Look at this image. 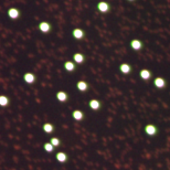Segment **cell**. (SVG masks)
Returning <instances> with one entry per match:
<instances>
[{"instance_id": "obj_18", "label": "cell", "mask_w": 170, "mask_h": 170, "mask_svg": "<svg viewBox=\"0 0 170 170\" xmlns=\"http://www.w3.org/2000/svg\"><path fill=\"white\" fill-rule=\"evenodd\" d=\"M55 158H57V161L61 163H64L67 161V155H66L64 151H59V152H57Z\"/></svg>"}, {"instance_id": "obj_6", "label": "cell", "mask_w": 170, "mask_h": 170, "mask_svg": "<svg viewBox=\"0 0 170 170\" xmlns=\"http://www.w3.org/2000/svg\"><path fill=\"white\" fill-rule=\"evenodd\" d=\"M139 78H142V81L148 82L149 80L152 78V72L148 70V69H142V70L139 71Z\"/></svg>"}, {"instance_id": "obj_4", "label": "cell", "mask_w": 170, "mask_h": 170, "mask_svg": "<svg viewBox=\"0 0 170 170\" xmlns=\"http://www.w3.org/2000/svg\"><path fill=\"white\" fill-rule=\"evenodd\" d=\"M152 84L157 90H165L167 87V81H166V78H161V76H157L154 78Z\"/></svg>"}, {"instance_id": "obj_15", "label": "cell", "mask_w": 170, "mask_h": 170, "mask_svg": "<svg viewBox=\"0 0 170 170\" xmlns=\"http://www.w3.org/2000/svg\"><path fill=\"white\" fill-rule=\"evenodd\" d=\"M72 117H73L74 121H81L84 119V113L82 111H80V109H75V111L72 112Z\"/></svg>"}, {"instance_id": "obj_8", "label": "cell", "mask_w": 170, "mask_h": 170, "mask_svg": "<svg viewBox=\"0 0 170 170\" xmlns=\"http://www.w3.org/2000/svg\"><path fill=\"white\" fill-rule=\"evenodd\" d=\"M119 72L124 75H129L132 72H133V66L129 63H121L119 65Z\"/></svg>"}, {"instance_id": "obj_1", "label": "cell", "mask_w": 170, "mask_h": 170, "mask_svg": "<svg viewBox=\"0 0 170 170\" xmlns=\"http://www.w3.org/2000/svg\"><path fill=\"white\" fill-rule=\"evenodd\" d=\"M96 9H97V11L101 12V13L106 14V13H109V12H111V10H112V6H111V3H109V2L102 0V1H98V2H97V5H96Z\"/></svg>"}, {"instance_id": "obj_19", "label": "cell", "mask_w": 170, "mask_h": 170, "mask_svg": "<svg viewBox=\"0 0 170 170\" xmlns=\"http://www.w3.org/2000/svg\"><path fill=\"white\" fill-rule=\"evenodd\" d=\"M9 103H10V99L6 95H0V106L6 107L9 105Z\"/></svg>"}, {"instance_id": "obj_22", "label": "cell", "mask_w": 170, "mask_h": 170, "mask_svg": "<svg viewBox=\"0 0 170 170\" xmlns=\"http://www.w3.org/2000/svg\"><path fill=\"white\" fill-rule=\"evenodd\" d=\"M128 2H135V1H136V0H127Z\"/></svg>"}, {"instance_id": "obj_21", "label": "cell", "mask_w": 170, "mask_h": 170, "mask_svg": "<svg viewBox=\"0 0 170 170\" xmlns=\"http://www.w3.org/2000/svg\"><path fill=\"white\" fill-rule=\"evenodd\" d=\"M50 142H51L54 147H59V146L61 145V139H60V138H57V137H52V138H51V140H50Z\"/></svg>"}, {"instance_id": "obj_13", "label": "cell", "mask_w": 170, "mask_h": 170, "mask_svg": "<svg viewBox=\"0 0 170 170\" xmlns=\"http://www.w3.org/2000/svg\"><path fill=\"white\" fill-rule=\"evenodd\" d=\"M76 88H78L80 92H87L88 88H90V85L87 82L85 81H78L76 83Z\"/></svg>"}, {"instance_id": "obj_2", "label": "cell", "mask_w": 170, "mask_h": 170, "mask_svg": "<svg viewBox=\"0 0 170 170\" xmlns=\"http://www.w3.org/2000/svg\"><path fill=\"white\" fill-rule=\"evenodd\" d=\"M144 132L148 137H155V136L158 135L159 130H158V127L155 124H147L144 128Z\"/></svg>"}, {"instance_id": "obj_17", "label": "cell", "mask_w": 170, "mask_h": 170, "mask_svg": "<svg viewBox=\"0 0 170 170\" xmlns=\"http://www.w3.org/2000/svg\"><path fill=\"white\" fill-rule=\"evenodd\" d=\"M42 129H43V132L47 133V134H52V133L55 130V127H54V125L51 124V123H45V124H43Z\"/></svg>"}, {"instance_id": "obj_3", "label": "cell", "mask_w": 170, "mask_h": 170, "mask_svg": "<svg viewBox=\"0 0 170 170\" xmlns=\"http://www.w3.org/2000/svg\"><path fill=\"white\" fill-rule=\"evenodd\" d=\"M129 47L132 48V50H134L136 52H139L145 48V44L142 40L139 39H133L130 42H129Z\"/></svg>"}, {"instance_id": "obj_16", "label": "cell", "mask_w": 170, "mask_h": 170, "mask_svg": "<svg viewBox=\"0 0 170 170\" xmlns=\"http://www.w3.org/2000/svg\"><path fill=\"white\" fill-rule=\"evenodd\" d=\"M57 99L59 102H61V103H65L69 99V95H67V93L64 92V91H59L57 93Z\"/></svg>"}, {"instance_id": "obj_10", "label": "cell", "mask_w": 170, "mask_h": 170, "mask_svg": "<svg viewBox=\"0 0 170 170\" xmlns=\"http://www.w3.org/2000/svg\"><path fill=\"white\" fill-rule=\"evenodd\" d=\"M88 106H90V108H91L92 111H95V112H96V111H99V109L102 108V102L96 98H92L88 102Z\"/></svg>"}, {"instance_id": "obj_5", "label": "cell", "mask_w": 170, "mask_h": 170, "mask_svg": "<svg viewBox=\"0 0 170 170\" xmlns=\"http://www.w3.org/2000/svg\"><path fill=\"white\" fill-rule=\"evenodd\" d=\"M8 17L11 19V20H17V19H19L20 18V16H21V12H20V10L18 9V8H10L9 10H8Z\"/></svg>"}, {"instance_id": "obj_7", "label": "cell", "mask_w": 170, "mask_h": 170, "mask_svg": "<svg viewBox=\"0 0 170 170\" xmlns=\"http://www.w3.org/2000/svg\"><path fill=\"white\" fill-rule=\"evenodd\" d=\"M72 36H73L75 40H82V39L85 38V31L81 28L73 29V31H72Z\"/></svg>"}, {"instance_id": "obj_9", "label": "cell", "mask_w": 170, "mask_h": 170, "mask_svg": "<svg viewBox=\"0 0 170 170\" xmlns=\"http://www.w3.org/2000/svg\"><path fill=\"white\" fill-rule=\"evenodd\" d=\"M38 28L39 30L42 32V33H49L50 31L52 30V26H51V23L48 21H42L39 23V26H38Z\"/></svg>"}, {"instance_id": "obj_14", "label": "cell", "mask_w": 170, "mask_h": 170, "mask_svg": "<svg viewBox=\"0 0 170 170\" xmlns=\"http://www.w3.org/2000/svg\"><path fill=\"white\" fill-rule=\"evenodd\" d=\"M73 61L76 64H83L85 62V55L83 53L76 52V53L73 54Z\"/></svg>"}, {"instance_id": "obj_20", "label": "cell", "mask_w": 170, "mask_h": 170, "mask_svg": "<svg viewBox=\"0 0 170 170\" xmlns=\"http://www.w3.org/2000/svg\"><path fill=\"white\" fill-rule=\"evenodd\" d=\"M43 149L47 151V152H49V154H51V152H53L54 151V149H55V147L51 144V142H45L44 145H43Z\"/></svg>"}, {"instance_id": "obj_12", "label": "cell", "mask_w": 170, "mask_h": 170, "mask_svg": "<svg viewBox=\"0 0 170 170\" xmlns=\"http://www.w3.org/2000/svg\"><path fill=\"white\" fill-rule=\"evenodd\" d=\"M23 81H24L27 84H33L36 81V76L33 73L28 72V73H26V74L23 75Z\"/></svg>"}, {"instance_id": "obj_11", "label": "cell", "mask_w": 170, "mask_h": 170, "mask_svg": "<svg viewBox=\"0 0 170 170\" xmlns=\"http://www.w3.org/2000/svg\"><path fill=\"white\" fill-rule=\"evenodd\" d=\"M64 70L69 73H72L76 70V63L74 61H65L64 62Z\"/></svg>"}]
</instances>
